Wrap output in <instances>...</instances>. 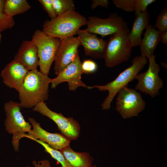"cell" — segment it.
Here are the masks:
<instances>
[{"label":"cell","mask_w":167,"mask_h":167,"mask_svg":"<svg viewBox=\"0 0 167 167\" xmlns=\"http://www.w3.org/2000/svg\"><path fill=\"white\" fill-rule=\"evenodd\" d=\"M51 79L37 69L29 71L18 92L21 108H33L47 100Z\"/></svg>","instance_id":"1"},{"label":"cell","mask_w":167,"mask_h":167,"mask_svg":"<svg viewBox=\"0 0 167 167\" xmlns=\"http://www.w3.org/2000/svg\"><path fill=\"white\" fill-rule=\"evenodd\" d=\"M87 22V19L79 12L70 11L45 21L42 31L48 35L61 39L74 36Z\"/></svg>","instance_id":"2"},{"label":"cell","mask_w":167,"mask_h":167,"mask_svg":"<svg viewBox=\"0 0 167 167\" xmlns=\"http://www.w3.org/2000/svg\"><path fill=\"white\" fill-rule=\"evenodd\" d=\"M147 60L148 58L146 57L136 56L132 60L131 65L121 72L113 81L104 85L87 86L88 89L97 88L100 91H108V95L101 104L102 109L110 108L111 104L118 92L135 79L136 76L147 63Z\"/></svg>","instance_id":"3"},{"label":"cell","mask_w":167,"mask_h":167,"mask_svg":"<svg viewBox=\"0 0 167 167\" xmlns=\"http://www.w3.org/2000/svg\"><path fill=\"white\" fill-rule=\"evenodd\" d=\"M19 103L10 100L5 103L4 109L6 118L4 126L6 131L12 134V144L15 151L19 150L20 139L31 130L32 126L26 122L20 112Z\"/></svg>","instance_id":"4"},{"label":"cell","mask_w":167,"mask_h":167,"mask_svg":"<svg viewBox=\"0 0 167 167\" xmlns=\"http://www.w3.org/2000/svg\"><path fill=\"white\" fill-rule=\"evenodd\" d=\"M129 32H118L110 36L104 58L106 66L112 68L129 59L132 48L129 39Z\"/></svg>","instance_id":"5"},{"label":"cell","mask_w":167,"mask_h":167,"mask_svg":"<svg viewBox=\"0 0 167 167\" xmlns=\"http://www.w3.org/2000/svg\"><path fill=\"white\" fill-rule=\"evenodd\" d=\"M36 46L40 71L47 75L54 61L59 45V39L48 35L42 31L35 30L31 40Z\"/></svg>","instance_id":"6"},{"label":"cell","mask_w":167,"mask_h":167,"mask_svg":"<svg viewBox=\"0 0 167 167\" xmlns=\"http://www.w3.org/2000/svg\"><path fill=\"white\" fill-rule=\"evenodd\" d=\"M117 94L116 109L124 118L137 116L145 107L141 94L135 89L125 87Z\"/></svg>","instance_id":"7"},{"label":"cell","mask_w":167,"mask_h":167,"mask_svg":"<svg viewBox=\"0 0 167 167\" xmlns=\"http://www.w3.org/2000/svg\"><path fill=\"white\" fill-rule=\"evenodd\" d=\"M155 58L154 54L148 58L149 66L147 70L138 73L135 78L138 83L135 89L149 95L152 98L159 95L160 90L163 85V82L159 75L160 68L156 63Z\"/></svg>","instance_id":"8"},{"label":"cell","mask_w":167,"mask_h":167,"mask_svg":"<svg viewBox=\"0 0 167 167\" xmlns=\"http://www.w3.org/2000/svg\"><path fill=\"white\" fill-rule=\"evenodd\" d=\"M85 31L100 35L103 37L118 32L130 31L126 22L116 13L111 14L108 17L105 19L90 16Z\"/></svg>","instance_id":"9"},{"label":"cell","mask_w":167,"mask_h":167,"mask_svg":"<svg viewBox=\"0 0 167 167\" xmlns=\"http://www.w3.org/2000/svg\"><path fill=\"white\" fill-rule=\"evenodd\" d=\"M32 108L34 111L37 112L53 120L57 125L61 133L70 140H75L79 137V124L72 117L67 118L61 113L52 111L44 101L39 102Z\"/></svg>","instance_id":"10"},{"label":"cell","mask_w":167,"mask_h":167,"mask_svg":"<svg viewBox=\"0 0 167 167\" xmlns=\"http://www.w3.org/2000/svg\"><path fill=\"white\" fill-rule=\"evenodd\" d=\"M82 63L78 53L72 61L61 71L55 78L51 79V88H55L60 83L64 82L68 83L69 89L75 91L78 87H87L81 80L83 73L81 67Z\"/></svg>","instance_id":"11"},{"label":"cell","mask_w":167,"mask_h":167,"mask_svg":"<svg viewBox=\"0 0 167 167\" xmlns=\"http://www.w3.org/2000/svg\"><path fill=\"white\" fill-rule=\"evenodd\" d=\"M60 40L54 60V68L56 75L72 61L79 53L78 49L81 45L77 37L72 36Z\"/></svg>","instance_id":"12"},{"label":"cell","mask_w":167,"mask_h":167,"mask_svg":"<svg viewBox=\"0 0 167 167\" xmlns=\"http://www.w3.org/2000/svg\"><path fill=\"white\" fill-rule=\"evenodd\" d=\"M28 120L32 125L31 129L24 137L30 139H39L46 143L52 148L58 150L70 145L71 140L61 133H51L43 129L39 123L32 118H28Z\"/></svg>","instance_id":"13"},{"label":"cell","mask_w":167,"mask_h":167,"mask_svg":"<svg viewBox=\"0 0 167 167\" xmlns=\"http://www.w3.org/2000/svg\"><path fill=\"white\" fill-rule=\"evenodd\" d=\"M76 34L82 45L84 48L85 54L94 59L104 58L105 55L107 42L98 38L96 34L79 29Z\"/></svg>","instance_id":"14"},{"label":"cell","mask_w":167,"mask_h":167,"mask_svg":"<svg viewBox=\"0 0 167 167\" xmlns=\"http://www.w3.org/2000/svg\"><path fill=\"white\" fill-rule=\"evenodd\" d=\"M28 70L14 60L7 64L1 71L0 75L5 85L18 92Z\"/></svg>","instance_id":"15"},{"label":"cell","mask_w":167,"mask_h":167,"mask_svg":"<svg viewBox=\"0 0 167 167\" xmlns=\"http://www.w3.org/2000/svg\"><path fill=\"white\" fill-rule=\"evenodd\" d=\"M13 60L28 71L37 69L39 66L37 50L32 40L22 41Z\"/></svg>","instance_id":"16"},{"label":"cell","mask_w":167,"mask_h":167,"mask_svg":"<svg viewBox=\"0 0 167 167\" xmlns=\"http://www.w3.org/2000/svg\"><path fill=\"white\" fill-rule=\"evenodd\" d=\"M144 36L139 45L141 56L148 58L153 55L154 51L160 41L163 32L157 30L152 25L146 28Z\"/></svg>","instance_id":"17"},{"label":"cell","mask_w":167,"mask_h":167,"mask_svg":"<svg viewBox=\"0 0 167 167\" xmlns=\"http://www.w3.org/2000/svg\"><path fill=\"white\" fill-rule=\"evenodd\" d=\"M64 156L69 167H91L93 158L89 153L77 152L70 145L59 150Z\"/></svg>","instance_id":"18"},{"label":"cell","mask_w":167,"mask_h":167,"mask_svg":"<svg viewBox=\"0 0 167 167\" xmlns=\"http://www.w3.org/2000/svg\"><path fill=\"white\" fill-rule=\"evenodd\" d=\"M150 17V15L147 11L136 16L128 36L132 47L139 46L142 39V34L143 30L149 24Z\"/></svg>","instance_id":"19"},{"label":"cell","mask_w":167,"mask_h":167,"mask_svg":"<svg viewBox=\"0 0 167 167\" xmlns=\"http://www.w3.org/2000/svg\"><path fill=\"white\" fill-rule=\"evenodd\" d=\"M30 8V5L26 0H4V12L9 17L24 13Z\"/></svg>","instance_id":"20"},{"label":"cell","mask_w":167,"mask_h":167,"mask_svg":"<svg viewBox=\"0 0 167 167\" xmlns=\"http://www.w3.org/2000/svg\"><path fill=\"white\" fill-rule=\"evenodd\" d=\"M53 4L57 16L75 10L74 1L72 0H53Z\"/></svg>","instance_id":"21"},{"label":"cell","mask_w":167,"mask_h":167,"mask_svg":"<svg viewBox=\"0 0 167 167\" xmlns=\"http://www.w3.org/2000/svg\"><path fill=\"white\" fill-rule=\"evenodd\" d=\"M33 140L41 145L44 148L45 151L49 153L53 158L58 162L62 165V167H69L64 156L59 150L52 148L46 143L39 139H34Z\"/></svg>","instance_id":"22"},{"label":"cell","mask_w":167,"mask_h":167,"mask_svg":"<svg viewBox=\"0 0 167 167\" xmlns=\"http://www.w3.org/2000/svg\"><path fill=\"white\" fill-rule=\"evenodd\" d=\"M4 0H0V32L12 28L15 24L13 17L7 16L4 11Z\"/></svg>","instance_id":"23"},{"label":"cell","mask_w":167,"mask_h":167,"mask_svg":"<svg viewBox=\"0 0 167 167\" xmlns=\"http://www.w3.org/2000/svg\"><path fill=\"white\" fill-rule=\"evenodd\" d=\"M157 28L160 31L164 32L167 31V8L163 9L159 14L153 26Z\"/></svg>","instance_id":"24"},{"label":"cell","mask_w":167,"mask_h":167,"mask_svg":"<svg viewBox=\"0 0 167 167\" xmlns=\"http://www.w3.org/2000/svg\"><path fill=\"white\" fill-rule=\"evenodd\" d=\"M136 0H113L117 8L127 12H133L135 10Z\"/></svg>","instance_id":"25"},{"label":"cell","mask_w":167,"mask_h":167,"mask_svg":"<svg viewBox=\"0 0 167 167\" xmlns=\"http://www.w3.org/2000/svg\"><path fill=\"white\" fill-rule=\"evenodd\" d=\"M81 67L83 73L87 74L95 73L98 68L97 64L90 59L84 60L82 63Z\"/></svg>","instance_id":"26"},{"label":"cell","mask_w":167,"mask_h":167,"mask_svg":"<svg viewBox=\"0 0 167 167\" xmlns=\"http://www.w3.org/2000/svg\"><path fill=\"white\" fill-rule=\"evenodd\" d=\"M156 2V0H136L134 11L135 15L146 12L148 6Z\"/></svg>","instance_id":"27"},{"label":"cell","mask_w":167,"mask_h":167,"mask_svg":"<svg viewBox=\"0 0 167 167\" xmlns=\"http://www.w3.org/2000/svg\"><path fill=\"white\" fill-rule=\"evenodd\" d=\"M39 1L51 19L57 16L53 4V0H39Z\"/></svg>","instance_id":"28"},{"label":"cell","mask_w":167,"mask_h":167,"mask_svg":"<svg viewBox=\"0 0 167 167\" xmlns=\"http://www.w3.org/2000/svg\"><path fill=\"white\" fill-rule=\"evenodd\" d=\"M91 8L94 9L99 6L107 8L109 5V1L107 0H93Z\"/></svg>","instance_id":"29"},{"label":"cell","mask_w":167,"mask_h":167,"mask_svg":"<svg viewBox=\"0 0 167 167\" xmlns=\"http://www.w3.org/2000/svg\"><path fill=\"white\" fill-rule=\"evenodd\" d=\"M32 164L35 167H51L50 162L47 160H44L36 162V161H32ZM25 167H31L27 166Z\"/></svg>","instance_id":"30"},{"label":"cell","mask_w":167,"mask_h":167,"mask_svg":"<svg viewBox=\"0 0 167 167\" xmlns=\"http://www.w3.org/2000/svg\"><path fill=\"white\" fill-rule=\"evenodd\" d=\"M162 43L165 45L167 44V31L163 32L161 36Z\"/></svg>","instance_id":"31"},{"label":"cell","mask_w":167,"mask_h":167,"mask_svg":"<svg viewBox=\"0 0 167 167\" xmlns=\"http://www.w3.org/2000/svg\"><path fill=\"white\" fill-rule=\"evenodd\" d=\"M2 37V36L1 33V32H0V43H1V41Z\"/></svg>","instance_id":"32"},{"label":"cell","mask_w":167,"mask_h":167,"mask_svg":"<svg viewBox=\"0 0 167 167\" xmlns=\"http://www.w3.org/2000/svg\"><path fill=\"white\" fill-rule=\"evenodd\" d=\"M91 167H97L95 165H92Z\"/></svg>","instance_id":"33"}]
</instances>
